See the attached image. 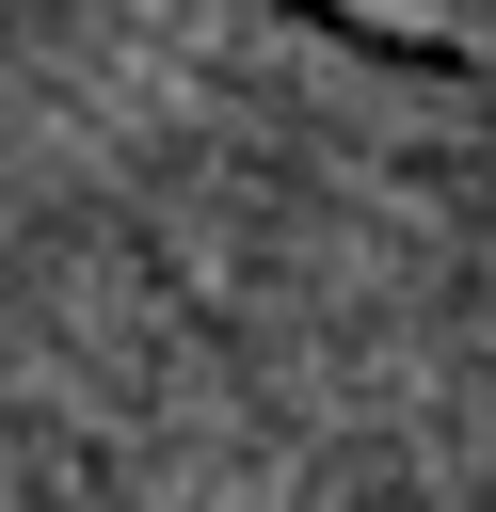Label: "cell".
Masks as SVG:
<instances>
[{"mask_svg":"<svg viewBox=\"0 0 496 512\" xmlns=\"http://www.w3.org/2000/svg\"><path fill=\"white\" fill-rule=\"evenodd\" d=\"M272 16L336 32V48H352V64H384V80H432V96H464V112L496 128V48H464V32H400V16H368V0H272Z\"/></svg>","mask_w":496,"mask_h":512,"instance_id":"obj_1","label":"cell"}]
</instances>
